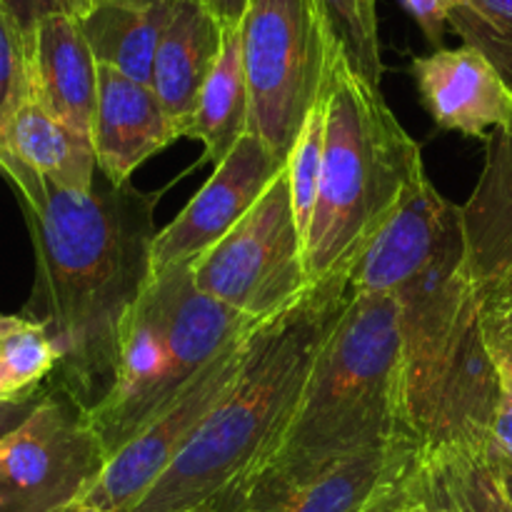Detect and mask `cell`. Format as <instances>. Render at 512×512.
Instances as JSON below:
<instances>
[{
    "label": "cell",
    "mask_w": 512,
    "mask_h": 512,
    "mask_svg": "<svg viewBox=\"0 0 512 512\" xmlns=\"http://www.w3.org/2000/svg\"><path fill=\"white\" fill-rule=\"evenodd\" d=\"M205 8L213 13L223 30H233L243 25L245 13H248L250 0H203Z\"/></svg>",
    "instance_id": "obj_32"
},
{
    "label": "cell",
    "mask_w": 512,
    "mask_h": 512,
    "mask_svg": "<svg viewBox=\"0 0 512 512\" xmlns=\"http://www.w3.org/2000/svg\"><path fill=\"white\" fill-rule=\"evenodd\" d=\"M225 30L203 0H175L153 65V93L178 138H190L200 93L223 50Z\"/></svg>",
    "instance_id": "obj_17"
},
{
    "label": "cell",
    "mask_w": 512,
    "mask_h": 512,
    "mask_svg": "<svg viewBox=\"0 0 512 512\" xmlns=\"http://www.w3.org/2000/svg\"><path fill=\"white\" fill-rule=\"evenodd\" d=\"M463 228V210L420 173L350 273L355 295H393L418 278Z\"/></svg>",
    "instance_id": "obj_12"
},
{
    "label": "cell",
    "mask_w": 512,
    "mask_h": 512,
    "mask_svg": "<svg viewBox=\"0 0 512 512\" xmlns=\"http://www.w3.org/2000/svg\"><path fill=\"white\" fill-rule=\"evenodd\" d=\"M395 512H440V510L435 508V505H430L425 498H420L418 493H413V488H410V478H408V483H405V498Z\"/></svg>",
    "instance_id": "obj_35"
},
{
    "label": "cell",
    "mask_w": 512,
    "mask_h": 512,
    "mask_svg": "<svg viewBox=\"0 0 512 512\" xmlns=\"http://www.w3.org/2000/svg\"><path fill=\"white\" fill-rule=\"evenodd\" d=\"M0 153H8L40 178L70 190H90L98 178L93 140L75 133L38 100L28 98L0 135Z\"/></svg>",
    "instance_id": "obj_20"
},
{
    "label": "cell",
    "mask_w": 512,
    "mask_h": 512,
    "mask_svg": "<svg viewBox=\"0 0 512 512\" xmlns=\"http://www.w3.org/2000/svg\"><path fill=\"white\" fill-rule=\"evenodd\" d=\"M85 3H88V0H68V15H75V13H78V10L83 8Z\"/></svg>",
    "instance_id": "obj_38"
},
{
    "label": "cell",
    "mask_w": 512,
    "mask_h": 512,
    "mask_svg": "<svg viewBox=\"0 0 512 512\" xmlns=\"http://www.w3.org/2000/svg\"><path fill=\"white\" fill-rule=\"evenodd\" d=\"M45 398V390L40 393L28 395V398L20 400H0V438H5L8 433H13L18 425H23L25 420L33 415V410L38 408L40 400Z\"/></svg>",
    "instance_id": "obj_31"
},
{
    "label": "cell",
    "mask_w": 512,
    "mask_h": 512,
    "mask_svg": "<svg viewBox=\"0 0 512 512\" xmlns=\"http://www.w3.org/2000/svg\"><path fill=\"white\" fill-rule=\"evenodd\" d=\"M250 133L288 160L338 60L313 0H250L243 25Z\"/></svg>",
    "instance_id": "obj_7"
},
{
    "label": "cell",
    "mask_w": 512,
    "mask_h": 512,
    "mask_svg": "<svg viewBox=\"0 0 512 512\" xmlns=\"http://www.w3.org/2000/svg\"><path fill=\"white\" fill-rule=\"evenodd\" d=\"M188 512H225V510H220L218 505H200V508L188 510Z\"/></svg>",
    "instance_id": "obj_40"
},
{
    "label": "cell",
    "mask_w": 512,
    "mask_h": 512,
    "mask_svg": "<svg viewBox=\"0 0 512 512\" xmlns=\"http://www.w3.org/2000/svg\"><path fill=\"white\" fill-rule=\"evenodd\" d=\"M393 300L403 343L405 413L415 443L428 450L458 438H488L503 380L485 345L465 230Z\"/></svg>",
    "instance_id": "obj_4"
},
{
    "label": "cell",
    "mask_w": 512,
    "mask_h": 512,
    "mask_svg": "<svg viewBox=\"0 0 512 512\" xmlns=\"http://www.w3.org/2000/svg\"><path fill=\"white\" fill-rule=\"evenodd\" d=\"M60 353L48 330L25 318L0 340V400H20L40 393V383L58 370Z\"/></svg>",
    "instance_id": "obj_24"
},
{
    "label": "cell",
    "mask_w": 512,
    "mask_h": 512,
    "mask_svg": "<svg viewBox=\"0 0 512 512\" xmlns=\"http://www.w3.org/2000/svg\"><path fill=\"white\" fill-rule=\"evenodd\" d=\"M175 0L128 5L118 0H90L73 15L98 65L118 70L135 83H153L155 53L173 15Z\"/></svg>",
    "instance_id": "obj_19"
},
{
    "label": "cell",
    "mask_w": 512,
    "mask_h": 512,
    "mask_svg": "<svg viewBox=\"0 0 512 512\" xmlns=\"http://www.w3.org/2000/svg\"><path fill=\"white\" fill-rule=\"evenodd\" d=\"M103 463L83 410L50 390L23 425L0 438V512H65Z\"/></svg>",
    "instance_id": "obj_9"
},
{
    "label": "cell",
    "mask_w": 512,
    "mask_h": 512,
    "mask_svg": "<svg viewBox=\"0 0 512 512\" xmlns=\"http://www.w3.org/2000/svg\"><path fill=\"white\" fill-rule=\"evenodd\" d=\"M90 140L100 173L110 183L125 185L145 160L180 138L150 85L98 65V103Z\"/></svg>",
    "instance_id": "obj_14"
},
{
    "label": "cell",
    "mask_w": 512,
    "mask_h": 512,
    "mask_svg": "<svg viewBox=\"0 0 512 512\" xmlns=\"http://www.w3.org/2000/svg\"><path fill=\"white\" fill-rule=\"evenodd\" d=\"M253 320L200 293L190 265L150 280L120 335L113 388L85 413L105 460L168 410Z\"/></svg>",
    "instance_id": "obj_6"
},
{
    "label": "cell",
    "mask_w": 512,
    "mask_h": 512,
    "mask_svg": "<svg viewBox=\"0 0 512 512\" xmlns=\"http://www.w3.org/2000/svg\"><path fill=\"white\" fill-rule=\"evenodd\" d=\"M420 100L435 123L468 138L512 133V88L473 45L440 48L413 60Z\"/></svg>",
    "instance_id": "obj_13"
},
{
    "label": "cell",
    "mask_w": 512,
    "mask_h": 512,
    "mask_svg": "<svg viewBox=\"0 0 512 512\" xmlns=\"http://www.w3.org/2000/svg\"><path fill=\"white\" fill-rule=\"evenodd\" d=\"M503 380V388H500V400L498 408H495L493 423H490V443L498 450H503L508 458H512V380Z\"/></svg>",
    "instance_id": "obj_30"
},
{
    "label": "cell",
    "mask_w": 512,
    "mask_h": 512,
    "mask_svg": "<svg viewBox=\"0 0 512 512\" xmlns=\"http://www.w3.org/2000/svg\"><path fill=\"white\" fill-rule=\"evenodd\" d=\"M410 488L440 512H512L488 463V438H458L420 450Z\"/></svg>",
    "instance_id": "obj_21"
},
{
    "label": "cell",
    "mask_w": 512,
    "mask_h": 512,
    "mask_svg": "<svg viewBox=\"0 0 512 512\" xmlns=\"http://www.w3.org/2000/svg\"><path fill=\"white\" fill-rule=\"evenodd\" d=\"M323 155H325V98L310 110L308 120L300 128L298 140L285 163V175H288L290 205H293L295 225L308 243L310 223H313L315 205H318L320 175H323Z\"/></svg>",
    "instance_id": "obj_25"
},
{
    "label": "cell",
    "mask_w": 512,
    "mask_h": 512,
    "mask_svg": "<svg viewBox=\"0 0 512 512\" xmlns=\"http://www.w3.org/2000/svg\"><path fill=\"white\" fill-rule=\"evenodd\" d=\"M23 315H3L0 313V340L5 338L8 333H13L18 325H23Z\"/></svg>",
    "instance_id": "obj_37"
},
{
    "label": "cell",
    "mask_w": 512,
    "mask_h": 512,
    "mask_svg": "<svg viewBox=\"0 0 512 512\" xmlns=\"http://www.w3.org/2000/svg\"><path fill=\"white\" fill-rule=\"evenodd\" d=\"M470 3L478 5L485 18L512 33V0H470Z\"/></svg>",
    "instance_id": "obj_34"
},
{
    "label": "cell",
    "mask_w": 512,
    "mask_h": 512,
    "mask_svg": "<svg viewBox=\"0 0 512 512\" xmlns=\"http://www.w3.org/2000/svg\"><path fill=\"white\" fill-rule=\"evenodd\" d=\"M90 3V0H88ZM118 3H128V5H155L160 3V0H118Z\"/></svg>",
    "instance_id": "obj_39"
},
{
    "label": "cell",
    "mask_w": 512,
    "mask_h": 512,
    "mask_svg": "<svg viewBox=\"0 0 512 512\" xmlns=\"http://www.w3.org/2000/svg\"><path fill=\"white\" fill-rule=\"evenodd\" d=\"M0 173L18 193L35 250L23 318L48 330L60 353L58 390L88 413L113 388L120 335L153 280L158 195L100 170L93 188L70 190L8 153Z\"/></svg>",
    "instance_id": "obj_1"
},
{
    "label": "cell",
    "mask_w": 512,
    "mask_h": 512,
    "mask_svg": "<svg viewBox=\"0 0 512 512\" xmlns=\"http://www.w3.org/2000/svg\"><path fill=\"white\" fill-rule=\"evenodd\" d=\"M463 210L465 255L480 300L512 288V133L485 140V165Z\"/></svg>",
    "instance_id": "obj_16"
},
{
    "label": "cell",
    "mask_w": 512,
    "mask_h": 512,
    "mask_svg": "<svg viewBox=\"0 0 512 512\" xmlns=\"http://www.w3.org/2000/svg\"><path fill=\"white\" fill-rule=\"evenodd\" d=\"M398 443H415L405 413L398 305L393 295L350 293L288 430L228 512H245L353 455Z\"/></svg>",
    "instance_id": "obj_3"
},
{
    "label": "cell",
    "mask_w": 512,
    "mask_h": 512,
    "mask_svg": "<svg viewBox=\"0 0 512 512\" xmlns=\"http://www.w3.org/2000/svg\"><path fill=\"white\" fill-rule=\"evenodd\" d=\"M350 273L313 283L290 308L255 325L243 363L190 443L130 512H228L288 430L313 365L350 300Z\"/></svg>",
    "instance_id": "obj_2"
},
{
    "label": "cell",
    "mask_w": 512,
    "mask_h": 512,
    "mask_svg": "<svg viewBox=\"0 0 512 512\" xmlns=\"http://www.w3.org/2000/svg\"><path fill=\"white\" fill-rule=\"evenodd\" d=\"M190 273L200 293L253 323L280 315L310 288L285 170Z\"/></svg>",
    "instance_id": "obj_8"
},
{
    "label": "cell",
    "mask_w": 512,
    "mask_h": 512,
    "mask_svg": "<svg viewBox=\"0 0 512 512\" xmlns=\"http://www.w3.org/2000/svg\"><path fill=\"white\" fill-rule=\"evenodd\" d=\"M250 133V90L243 65L240 28L225 30L223 50L200 93L193 133L203 143L205 163H223L230 150Z\"/></svg>",
    "instance_id": "obj_22"
},
{
    "label": "cell",
    "mask_w": 512,
    "mask_h": 512,
    "mask_svg": "<svg viewBox=\"0 0 512 512\" xmlns=\"http://www.w3.org/2000/svg\"><path fill=\"white\" fill-rule=\"evenodd\" d=\"M488 463L490 468H493V475L495 480H498L500 490H503V495L512 505V458H508L503 450L495 448V445L490 443V438H488Z\"/></svg>",
    "instance_id": "obj_33"
},
{
    "label": "cell",
    "mask_w": 512,
    "mask_h": 512,
    "mask_svg": "<svg viewBox=\"0 0 512 512\" xmlns=\"http://www.w3.org/2000/svg\"><path fill=\"white\" fill-rule=\"evenodd\" d=\"M418 458L415 443L370 448L245 512H365L408 480Z\"/></svg>",
    "instance_id": "obj_18"
},
{
    "label": "cell",
    "mask_w": 512,
    "mask_h": 512,
    "mask_svg": "<svg viewBox=\"0 0 512 512\" xmlns=\"http://www.w3.org/2000/svg\"><path fill=\"white\" fill-rule=\"evenodd\" d=\"M403 8L413 15L418 28L423 30L425 40L435 50L443 48L445 33L450 28V18L458 8H463L468 0H400Z\"/></svg>",
    "instance_id": "obj_28"
},
{
    "label": "cell",
    "mask_w": 512,
    "mask_h": 512,
    "mask_svg": "<svg viewBox=\"0 0 512 512\" xmlns=\"http://www.w3.org/2000/svg\"><path fill=\"white\" fill-rule=\"evenodd\" d=\"M3 8L8 10L10 20L23 35L25 45L30 48L35 38V30L45 18L58 13H68V0H0Z\"/></svg>",
    "instance_id": "obj_29"
},
{
    "label": "cell",
    "mask_w": 512,
    "mask_h": 512,
    "mask_svg": "<svg viewBox=\"0 0 512 512\" xmlns=\"http://www.w3.org/2000/svg\"><path fill=\"white\" fill-rule=\"evenodd\" d=\"M423 170L420 145L383 93L335 60L325 90L323 175L305 243L308 283L353 273Z\"/></svg>",
    "instance_id": "obj_5"
},
{
    "label": "cell",
    "mask_w": 512,
    "mask_h": 512,
    "mask_svg": "<svg viewBox=\"0 0 512 512\" xmlns=\"http://www.w3.org/2000/svg\"><path fill=\"white\" fill-rule=\"evenodd\" d=\"M28 60L30 98L60 123L90 138L98 103V60L73 15L45 18L35 30Z\"/></svg>",
    "instance_id": "obj_15"
},
{
    "label": "cell",
    "mask_w": 512,
    "mask_h": 512,
    "mask_svg": "<svg viewBox=\"0 0 512 512\" xmlns=\"http://www.w3.org/2000/svg\"><path fill=\"white\" fill-rule=\"evenodd\" d=\"M408 478H410V475H408ZM405 483H408V480H405ZM405 483L398 485L395 490H390L388 495H383V498H380L378 503L373 505V508L365 510V512H395V510H398L400 503H403V498H405Z\"/></svg>",
    "instance_id": "obj_36"
},
{
    "label": "cell",
    "mask_w": 512,
    "mask_h": 512,
    "mask_svg": "<svg viewBox=\"0 0 512 512\" xmlns=\"http://www.w3.org/2000/svg\"><path fill=\"white\" fill-rule=\"evenodd\" d=\"M30 98V60L23 35L0 3V135Z\"/></svg>",
    "instance_id": "obj_26"
},
{
    "label": "cell",
    "mask_w": 512,
    "mask_h": 512,
    "mask_svg": "<svg viewBox=\"0 0 512 512\" xmlns=\"http://www.w3.org/2000/svg\"><path fill=\"white\" fill-rule=\"evenodd\" d=\"M250 335V333H248ZM245 335L238 345L220 355L168 410L145 425L133 440L115 450L98 470L75 505L93 512H130L148 490L163 478L180 450L190 443L243 363Z\"/></svg>",
    "instance_id": "obj_10"
},
{
    "label": "cell",
    "mask_w": 512,
    "mask_h": 512,
    "mask_svg": "<svg viewBox=\"0 0 512 512\" xmlns=\"http://www.w3.org/2000/svg\"><path fill=\"white\" fill-rule=\"evenodd\" d=\"M485 345L498 365L500 378L512 380V288L480 300Z\"/></svg>",
    "instance_id": "obj_27"
},
{
    "label": "cell",
    "mask_w": 512,
    "mask_h": 512,
    "mask_svg": "<svg viewBox=\"0 0 512 512\" xmlns=\"http://www.w3.org/2000/svg\"><path fill=\"white\" fill-rule=\"evenodd\" d=\"M288 160L278 158L260 135L245 133L190 203L158 230L153 243V278L193 265L218 245L263 198Z\"/></svg>",
    "instance_id": "obj_11"
},
{
    "label": "cell",
    "mask_w": 512,
    "mask_h": 512,
    "mask_svg": "<svg viewBox=\"0 0 512 512\" xmlns=\"http://www.w3.org/2000/svg\"><path fill=\"white\" fill-rule=\"evenodd\" d=\"M335 55L368 88L380 90L383 53L378 35V0H313Z\"/></svg>",
    "instance_id": "obj_23"
},
{
    "label": "cell",
    "mask_w": 512,
    "mask_h": 512,
    "mask_svg": "<svg viewBox=\"0 0 512 512\" xmlns=\"http://www.w3.org/2000/svg\"><path fill=\"white\" fill-rule=\"evenodd\" d=\"M65 512H93V510H85V508H78V505H70V508L68 510H65Z\"/></svg>",
    "instance_id": "obj_41"
}]
</instances>
